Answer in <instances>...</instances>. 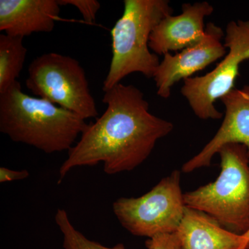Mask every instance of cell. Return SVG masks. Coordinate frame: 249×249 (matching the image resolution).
Returning a JSON list of instances; mask_svg holds the SVG:
<instances>
[{"label":"cell","instance_id":"obj_18","mask_svg":"<svg viewBox=\"0 0 249 249\" xmlns=\"http://www.w3.org/2000/svg\"><path fill=\"white\" fill-rule=\"evenodd\" d=\"M243 236H244V237H245V238L246 239V240L248 241V242H249V231L248 232H246L245 235H243Z\"/></svg>","mask_w":249,"mask_h":249},{"label":"cell","instance_id":"obj_12","mask_svg":"<svg viewBox=\"0 0 249 249\" xmlns=\"http://www.w3.org/2000/svg\"><path fill=\"white\" fill-rule=\"evenodd\" d=\"M176 232L182 249H242L248 244L243 235L229 231L209 214L188 206Z\"/></svg>","mask_w":249,"mask_h":249},{"label":"cell","instance_id":"obj_13","mask_svg":"<svg viewBox=\"0 0 249 249\" xmlns=\"http://www.w3.org/2000/svg\"><path fill=\"white\" fill-rule=\"evenodd\" d=\"M23 39L6 34L0 35V93L18 81L22 71L27 53Z\"/></svg>","mask_w":249,"mask_h":249},{"label":"cell","instance_id":"obj_3","mask_svg":"<svg viewBox=\"0 0 249 249\" xmlns=\"http://www.w3.org/2000/svg\"><path fill=\"white\" fill-rule=\"evenodd\" d=\"M122 16L111 30L112 57L103 91L131 73L153 78L160 61L150 52L149 41L156 26L173 9L168 0H124Z\"/></svg>","mask_w":249,"mask_h":249},{"label":"cell","instance_id":"obj_19","mask_svg":"<svg viewBox=\"0 0 249 249\" xmlns=\"http://www.w3.org/2000/svg\"><path fill=\"white\" fill-rule=\"evenodd\" d=\"M245 249H249V241L248 244H247V247H246V248Z\"/></svg>","mask_w":249,"mask_h":249},{"label":"cell","instance_id":"obj_11","mask_svg":"<svg viewBox=\"0 0 249 249\" xmlns=\"http://www.w3.org/2000/svg\"><path fill=\"white\" fill-rule=\"evenodd\" d=\"M58 0H0V31L24 38L52 32L60 13Z\"/></svg>","mask_w":249,"mask_h":249},{"label":"cell","instance_id":"obj_15","mask_svg":"<svg viewBox=\"0 0 249 249\" xmlns=\"http://www.w3.org/2000/svg\"><path fill=\"white\" fill-rule=\"evenodd\" d=\"M60 6L71 5L78 9L85 22L92 24L96 19L101 4L96 0H58Z\"/></svg>","mask_w":249,"mask_h":249},{"label":"cell","instance_id":"obj_16","mask_svg":"<svg viewBox=\"0 0 249 249\" xmlns=\"http://www.w3.org/2000/svg\"><path fill=\"white\" fill-rule=\"evenodd\" d=\"M147 249H182L177 232L160 234L145 242Z\"/></svg>","mask_w":249,"mask_h":249},{"label":"cell","instance_id":"obj_8","mask_svg":"<svg viewBox=\"0 0 249 249\" xmlns=\"http://www.w3.org/2000/svg\"><path fill=\"white\" fill-rule=\"evenodd\" d=\"M224 31L214 23L206 26V34L199 43L172 55L165 53L155 75L157 95L167 99L171 95L175 83L191 78L196 72L204 70L211 64L222 59L227 49L222 42Z\"/></svg>","mask_w":249,"mask_h":249},{"label":"cell","instance_id":"obj_7","mask_svg":"<svg viewBox=\"0 0 249 249\" xmlns=\"http://www.w3.org/2000/svg\"><path fill=\"white\" fill-rule=\"evenodd\" d=\"M224 45L229 51L214 70L204 76L187 78L181 89L192 110L202 120L223 117L214 103L234 89L240 65L249 59V20L229 22Z\"/></svg>","mask_w":249,"mask_h":249},{"label":"cell","instance_id":"obj_2","mask_svg":"<svg viewBox=\"0 0 249 249\" xmlns=\"http://www.w3.org/2000/svg\"><path fill=\"white\" fill-rule=\"evenodd\" d=\"M88 124L47 100L23 92L18 81L0 93V132L47 154L69 151Z\"/></svg>","mask_w":249,"mask_h":249},{"label":"cell","instance_id":"obj_4","mask_svg":"<svg viewBox=\"0 0 249 249\" xmlns=\"http://www.w3.org/2000/svg\"><path fill=\"white\" fill-rule=\"evenodd\" d=\"M221 173L213 182L183 194L186 206L215 219L229 231H249V156L242 144L229 143L217 152Z\"/></svg>","mask_w":249,"mask_h":249},{"label":"cell","instance_id":"obj_20","mask_svg":"<svg viewBox=\"0 0 249 249\" xmlns=\"http://www.w3.org/2000/svg\"></svg>","mask_w":249,"mask_h":249},{"label":"cell","instance_id":"obj_6","mask_svg":"<svg viewBox=\"0 0 249 249\" xmlns=\"http://www.w3.org/2000/svg\"><path fill=\"white\" fill-rule=\"evenodd\" d=\"M181 188V172L175 170L139 197H121L113 212L124 229L137 237L152 238L178 231L186 205Z\"/></svg>","mask_w":249,"mask_h":249},{"label":"cell","instance_id":"obj_5","mask_svg":"<svg viewBox=\"0 0 249 249\" xmlns=\"http://www.w3.org/2000/svg\"><path fill=\"white\" fill-rule=\"evenodd\" d=\"M26 86L36 96L84 120L97 117L84 69L76 59L58 53L42 54L29 65Z\"/></svg>","mask_w":249,"mask_h":249},{"label":"cell","instance_id":"obj_17","mask_svg":"<svg viewBox=\"0 0 249 249\" xmlns=\"http://www.w3.org/2000/svg\"><path fill=\"white\" fill-rule=\"evenodd\" d=\"M29 177V173L27 170H13L5 167L0 168V183L20 181Z\"/></svg>","mask_w":249,"mask_h":249},{"label":"cell","instance_id":"obj_10","mask_svg":"<svg viewBox=\"0 0 249 249\" xmlns=\"http://www.w3.org/2000/svg\"><path fill=\"white\" fill-rule=\"evenodd\" d=\"M181 10L182 13L178 16H165L152 31L149 47L157 55L182 51L204 38L205 18L213 13V6L207 1L193 4L185 3Z\"/></svg>","mask_w":249,"mask_h":249},{"label":"cell","instance_id":"obj_1","mask_svg":"<svg viewBox=\"0 0 249 249\" xmlns=\"http://www.w3.org/2000/svg\"><path fill=\"white\" fill-rule=\"evenodd\" d=\"M106 111L80 136L59 170L58 183L73 168L102 163L107 175L132 171L148 158L174 124L149 111L143 93L119 83L105 91Z\"/></svg>","mask_w":249,"mask_h":249},{"label":"cell","instance_id":"obj_9","mask_svg":"<svg viewBox=\"0 0 249 249\" xmlns=\"http://www.w3.org/2000/svg\"><path fill=\"white\" fill-rule=\"evenodd\" d=\"M220 100L225 107L220 127L204 148L183 165V173L209 166L214 156L227 144L245 145L249 156V85L234 88Z\"/></svg>","mask_w":249,"mask_h":249},{"label":"cell","instance_id":"obj_14","mask_svg":"<svg viewBox=\"0 0 249 249\" xmlns=\"http://www.w3.org/2000/svg\"><path fill=\"white\" fill-rule=\"evenodd\" d=\"M55 221L62 232L64 249H125L121 245L114 247H107L87 238L72 225L65 210L58 209L55 214Z\"/></svg>","mask_w":249,"mask_h":249}]
</instances>
